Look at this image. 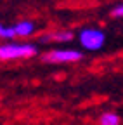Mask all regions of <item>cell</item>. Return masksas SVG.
I'll list each match as a JSON object with an SVG mask.
<instances>
[{"instance_id":"6da1fadb","label":"cell","mask_w":123,"mask_h":125,"mask_svg":"<svg viewBox=\"0 0 123 125\" xmlns=\"http://www.w3.org/2000/svg\"><path fill=\"white\" fill-rule=\"evenodd\" d=\"M38 47L35 43H4L0 45V59H19L37 56Z\"/></svg>"},{"instance_id":"7a4b0ae2","label":"cell","mask_w":123,"mask_h":125,"mask_svg":"<svg viewBox=\"0 0 123 125\" xmlns=\"http://www.w3.org/2000/svg\"><path fill=\"white\" fill-rule=\"evenodd\" d=\"M78 38H80V43L85 47L87 51H99L104 45V42H106L104 31H101L97 28H85V30H82Z\"/></svg>"},{"instance_id":"3957f363","label":"cell","mask_w":123,"mask_h":125,"mask_svg":"<svg viewBox=\"0 0 123 125\" xmlns=\"http://www.w3.org/2000/svg\"><path fill=\"white\" fill-rule=\"evenodd\" d=\"M82 57H83L82 52L75 49H59L42 56L43 62H73V61H80Z\"/></svg>"},{"instance_id":"277c9868","label":"cell","mask_w":123,"mask_h":125,"mask_svg":"<svg viewBox=\"0 0 123 125\" xmlns=\"http://www.w3.org/2000/svg\"><path fill=\"white\" fill-rule=\"evenodd\" d=\"M73 38L71 31L66 30H57V31H50V33H45L42 37H38V42L42 43H50V42H69Z\"/></svg>"},{"instance_id":"5b68a950","label":"cell","mask_w":123,"mask_h":125,"mask_svg":"<svg viewBox=\"0 0 123 125\" xmlns=\"http://www.w3.org/2000/svg\"><path fill=\"white\" fill-rule=\"evenodd\" d=\"M14 30H16L18 37H29L35 31V24L31 21H21V23H18L14 26Z\"/></svg>"},{"instance_id":"8992f818","label":"cell","mask_w":123,"mask_h":125,"mask_svg":"<svg viewBox=\"0 0 123 125\" xmlns=\"http://www.w3.org/2000/svg\"><path fill=\"white\" fill-rule=\"evenodd\" d=\"M120 123H121V120L116 113L107 111V113H102L99 116V125H120Z\"/></svg>"},{"instance_id":"52a82bcc","label":"cell","mask_w":123,"mask_h":125,"mask_svg":"<svg viewBox=\"0 0 123 125\" xmlns=\"http://www.w3.org/2000/svg\"><path fill=\"white\" fill-rule=\"evenodd\" d=\"M0 37H2V38H14V37H18V35H16L14 26H4V24H0Z\"/></svg>"},{"instance_id":"ba28073f","label":"cell","mask_w":123,"mask_h":125,"mask_svg":"<svg viewBox=\"0 0 123 125\" xmlns=\"http://www.w3.org/2000/svg\"><path fill=\"white\" fill-rule=\"evenodd\" d=\"M111 14L114 16V18H123V4H121V5H116Z\"/></svg>"}]
</instances>
